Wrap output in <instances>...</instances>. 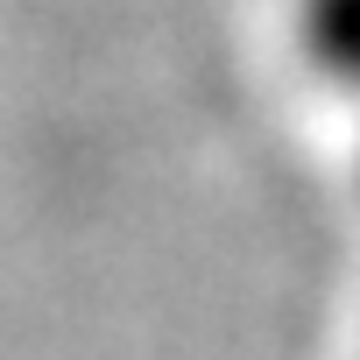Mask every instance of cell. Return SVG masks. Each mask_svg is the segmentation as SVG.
<instances>
[{"mask_svg":"<svg viewBox=\"0 0 360 360\" xmlns=\"http://www.w3.org/2000/svg\"><path fill=\"white\" fill-rule=\"evenodd\" d=\"M297 43L325 85L360 99V0H297Z\"/></svg>","mask_w":360,"mask_h":360,"instance_id":"6da1fadb","label":"cell"}]
</instances>
